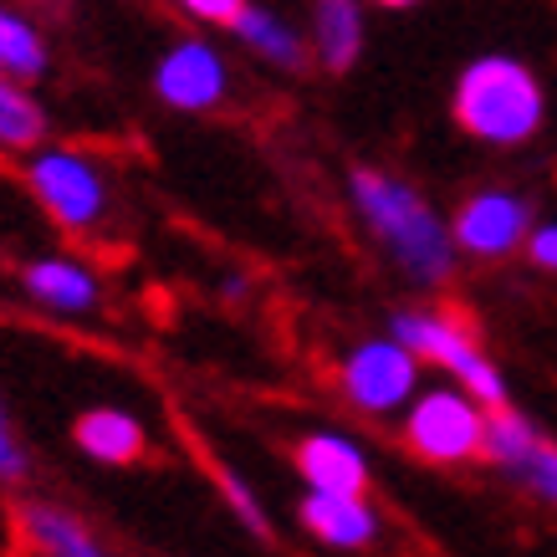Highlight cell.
<instances>
[{
    "label": "cell",
    "instance_id": "cell-1",
    "mask_svg": "<svg viewBox=\"0 0 557 557\" xmlns=\"http://www.w3.org/2000/svg\"><path fill=\"white\" fill-rule=\"evenodd\" d=\"M348 200H354L363 231L384 246L405 282L424 292L450 282V271H456L450 220H440V210L409 180H394V174L363 164L348 174Z\"/></svg>",
    "mask_w": 557,
    "mask_h": 557
},
{
    "label": "cell",
    "instance_id": "cell-2",
    "mask_svg": "<svg viewBox=\"0 0 557 557\" xmlns=\"http://www.w3.org/2000/svg\"><path fill=\"white\" fill-rule=\"evenodd\" d=\"M450 113L471 138L496 144V149H517L527 138H537L547 119V92H542L537 72L511 51H486L466 62L450 92Z\"/></svg>",
    "mask_w": 557,
    "mask_h": 557
},
{
    "label": "cell",
    "instance_id": "cell-3",
    "mask_svg": "<svg viewBox=\"0 0 557 557\" xmlns=\"http://www.w3.org/2000/svg\"><path fill=\"white\" fill-rule=\"evenodd\" d=\"M388 338L399 343L414 363H430L440 369L460 394H471L475 405L496 414V409L511 405V388H507V373L496 369L486 358V348L475 343V333L466 327L460 318L450 312H430V307H405V312H394L388 322Z\"/></svg>",
    "mask_w": 557,
    "mask_h": 557
},
{
    "label": "cell",
    "instance_id": "cell-4",
    "mask_svg": "<svg viewBox=\"0 0 557 557\" xmlns=\"http://www.w3.org/2000/svg\"><path fill=\"white\" fill-rule=\"evenodd\" d=\"M26 189L47 210L51 225L67 231V236H92L113 210L108 164L92 159L87 149H67V144H47L26 159Z\"/></svg>",
    "mask_w": 557,
    "mask_h": 557
},
{
    "label": "cell",
    "instance_id": "cell-5",
    "mask_svg": "<svg viewBox=\"0 0 557 557\" xmlns=\"http://www.w3.org/2000/svg\"><path fill=\"white\" fill-rule=\"evenodd\" d=\"M405 445L430 466H466L481 460L486 445V409L456 384L420 388L405 409Z\"/></svg>",
    "mask_w": 557,
    "mask_h": 557
},
{
    "label": "cell",
    "instance_id": "cell-6",
    "mask_svg": "<svg viewBox=\"0 0 557 557\" xmlns=\"http://www.w3.org/2000/svg\"><path fill=\"white\" fill-rule=\"evenodd\" d=\"M338 388H343V399L354 409H363V414H399L420 394V363L388 333L384 338H363L343 354Z\"/></svg>",
    "mask_w": 557,
    "mask_h": 557
},
{
    "label": "cell",
    "instance_id": "cell-7",
    "mask_svg": "<svg viewBox=\"0 0 557 557\" xmlns=\"http://www.w3.org/2000/svg\"><path fill=\"white\" fill-rule=\"evenodd\" d=\"M231 92V62L210 36H180L153 62V98L174 113H210Z\"/></svg>",
    "mask_w": 557,
    "mask_h": 557
},
{
    "label": "cell",
    "instance_id": "cell-8",
    "mask_svg": "<svg viewBox=\"0 0 557 557\" xmlns=\"http://www.w3.org/2000/svg\"><path fill=\"white\" fill-rule=\"evenodd\" d=\"M527 236H532V205L511 189H475L450 215V246L456 256L466 251L475 261H502L522 251Z\"/></svg>",
    "mask_w": 557,
    "mask_h": 557
},
{
    "label": "cell",
    "instance_id": "cell-9",
    "mask_svg": "<svg viewBox=\"0 0 557 557\" xmlns=\"http://www.w3.org/2000/svg\"><path fill=\"white\" fill-rule=\"evenodd\" d=\"M16 282L26 292V302L51 312V318H92L102 307V276L67 251H47L21 261Z\"/></svg>",
    "mask_w": 557,
    "mask_h": 557
},
{
    "label": "cell",
    "instance_id": "cell-10",
    "mask_svg": "<svg viewBox=\"0 0 557 557\" xmlns=\"http://www.w3.org/2000/svg\"><path fill=\"white\" fill-rule=\"evenodd\" d=\"M292 466L312 496H369V450L343 430H312L297 440Z\"/></svg>",
    "mask_w": 557,
    "mask_h": 557
},
{
    "label": "cell",
    "instance_id": "cell-11",
    "mask_svg": "<svg viewBox=\"0 0 557 557\" xmlns=\"http://www.w3.org/2000/svg\"><path fill=\"white\" fill-rule=\"evenodd\" d=\"M297 522H302L307 537H318L327 553H363L379 542L384 522L373 511L369 496H312L302 491L297 502Z\"/></svg>",
    "mask_w": 557,
    "mask_h": 557
},
{
    "label": "cell",
    "instance_id": "cell-12",
    "mask_svg": "<svg viewBox=\"0 0 557 557\" xmlns=\"http://www.w3.org/2000/svg\"><path fill=\"white\" fill-rule=\"evenodd\" d=\"M72 440H77V450L87 460H98V466H134L144 460L149 450V430L138 420L134 409H119V405H92L77 414L72 424Z\"/></svg>",
    "mask_w": 557,
    "mask_h": 557
},
{
    "label": "cell",
    "instance_id": "cell-13",
    "mask_svg": "<svg viewBox=\"0 0 557 557\" xmlns=\"http://www.w3.org/2000/svg\"><path fill=\"white\" fill-rule=\"evenodd\" d=\"M16 527H21V542L36 557H113L83 517H72L57 502H21Z\"/></svg>",
    "mask_w": 557,
    "mask_h": 557
},
{
    "label": "cell",
    "instance_id": "cell-14",
    "mask_svg": "<svg viewBox=\"0 0 557 557\" xmlns=\"http://www.w3.org/2000/svg\"><path fill=\"white\" fill-rule=\"evenodd\" d=\"M363 41H369V21H363V5L354 0H322L312 11V32H307V51L318 57L327 72H348L363 57Z\"/></svg>",
    "mask_w": 557,
    "mask_h": 557
},
{
    "label": "cell",
    "instance_id": "cell-15",
    "mask_svg": "<svg viewBox=\"0 0 557 557\" xmlns=\"http://www.w3.org/2000/svg\"><path fill=\"white\" fill-rule=\"evenodd\" d=\"M51 138V113L26 83L0 77V153L5 159H32L36 149H47Z\"/></svg>",
    "mask_w": 557,
    "mask_h": 557
},
{
    "label": "cell",
    "instance_id": "cell-16",
    "mask_svg": "<svg viewBox=\"0 0 557 557\" xmlns=\"http://www.w3.org/2000/svg\"><path fill=\"white\" fill-rule=\"evenodd\" d=\"M231 36H236L251 57L271 62V67L297 72L307 62V36L297 32L287 16H276L271 5H246V11H240V21L231 26Z\"/></svg>",
    "mask_w": 557,
    "mask_h": 557
},
{
    "label": "cell",
    "instance_id": "cell-17",
    "mask_svg": "<svg viewBox=\"0 0 557 557\" xmlns=\"http://www.w3.org/2000/svg\"><path fill=\"white\" fill-rule=\"evenodd\" d=\"M51 67V47L41 26L16 5H0V77L32 87L36 77H47Z\"/></svg>",
    "mask_w": 557,
    "mask_h": 557
},
{
    "label": "cell",
    "instance_id": "cell-18",
    "mask_svg": "<svg viewBox=\"0 0 557 557\" xmlns=\"http://www.w3.org/2000/svg\"><path fill=\"white\" fill-rule=\"evenodd\" d=\"M542 430L532 420H527L522 409H496V414H486V445H481V456L496 466V471L507 475H522V466L532 460V450L542 445Z\"/></svg>",
    "mask_w": 557,
    "mask_h": 557
},
{
    "label": "cell",
    "instance_id": "cell-19",
    "mask_svg": "<svg viewBox=\"0 0 557 557\" xmlns=\"http://www.w3.org/2000/svg\"><path fill=\"white\" fill-rule=\"evenodd\" d=\"M215 486H220V496H225V507L240 517V527H246V532L271 537V517H267V507H261V496L251 491V481H246V475H236L231 466H215Z\"/></svg>",
    "mask_w": 557,
    "mask_h": 557
},
{
    "label": "cell",
    "instance_id": "cell-20",
    "mask_svg": "<svg viewBox=\"0 0 557 557\" xmlns=\"http://www.w3.org/2000/svg\"><path fill=\"white\" fill-rule=\"evenodd\" d=\"M26 475H32V450H26L21 430L11 424V409L0 405V486H21Z\"/></svg>",
    "mask_w": 557,
    "mask_h": 557
},
{
    "label": "cell",
    "instance_id": "cell-21",
    "mask_svg": "<svg viewBox=\"0 0 557 557\" xmlns=\"http://www.w3.org/2000/svg\"><path fill=\"white\" fill-rule=\"evenodd\" d=\"M537 502H547V507H557V445L553 440H542L537 450H532V460L522 466V475H517Z\"/></svg>",
    "mask_w": 557,
    "mask_h": 557
},
{
    "label": "cell",
    "instance_id": "cell-22",
    "mask_svg": "<svg viewBox=\"0 0 557 557\" xmlns=\"http://www.w3.org/2000/svg\"><path fill=\"white\" fill-rule=\"evenodd\" d=\"M180 11H185L189 21H200V26H225V32H231L240 21V11H246V0H185Z\"/></svg>",
    "mask_w": 557,
    "mask_h": 557
},
{
    "label": "cell",
    "instance_id": "cell-23",
    "mask_svg": "<svg viewBox=\"0 0 557 557\" xmlns=\"http://www.w3.org/2000/svg\"><path fill=\"white\" fill-rule=\"evenodd\" d=\"M522 251H527V261H532L537 271H553L557 276V220H537Z\"/></svg>",
    "mask_w": 557,
    "mask_h": 557
},
{
    "label": "cell",
    "instance_id": "cell-24",
    "mask_svg": "<svg viewBox=\"0 0 557 557\" xmlns=\"http://www.w3.org/2000/svg\"><path fill=\"white\" fill-rule=\"evenodd\" d=\"M246 292H251L246 276H225V282H220V297H225V302H236V297H246Z\"/></svg>",
    "mask_w": 557,
    "mask_h": 557
}]
</instances>
